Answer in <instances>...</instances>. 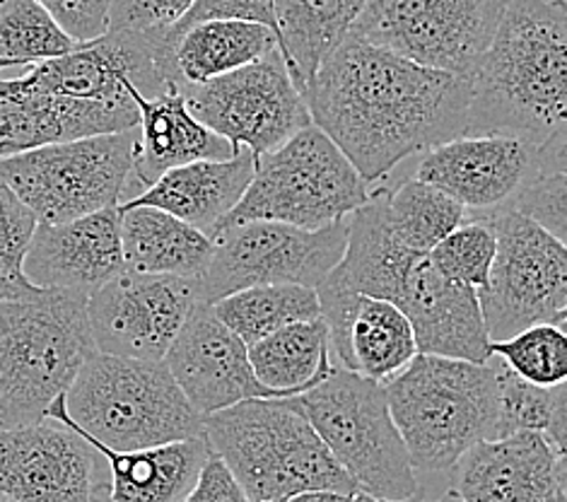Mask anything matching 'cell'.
I'll return each instance as SVG.
<instances>
[{
	"instance_id": "5bb4252c",
	"label": "cell",
	"mask_w": 567,
	"mask_h": 502,
	"mask_svg": "<svg viewBox=\"0 0 567 502\" xmlns=\"http://www.w3.org/2000/svg\"><path fill=\"white\" fill-rule=\"evenodd\" d=\"M567 155L565 135L544 145L517 135H458L413 157V174L464 206L466 218L507 208L546 162Z\"/></svg>"
},
{
	"instance_id": "ac0fdd59",
	"label": "cell",
	"mask_w": 567,
	"mask_h": 502,
	"mask_svg": "<svg viewBox=\"0 0 567 502\" xmlns=\"http://www.w3.org/2000/svg\"><path fill=\"white\" fill-rule=\"evenodd\" d=\"M450 477L456 502H565V452L542 432L483 440Z\"/></svg>"
},
{
	"instance_id": "836d02e7",
	"label": "cell",
	"mask_w": 567,
	"mask_h": 502,
	"mask_svg": "<svg viewBox=\"0 0 567 502\" xmlns=\"http://www.w3.org/2000/svg\"><path fill=\"white\" fill-rule=\"evenodd\" d=\"M75 47V39L65 34L37 0L0 3V59L30 68L71 53Z\"/></svg>"
},
{
	"instance_id": "d590c367",
	"label": "cell",
	"mask_w": 567,
	"mask_h": 502,
	"mask_svg": "<svg viewBox=\"0 0 567 502\" xmlns=\"http://www.w3.org/2000/svg\"><path fill=\"white\" fill-rule=\"evenodd\" d=\"M495 249L493 225L483 218H466L427 252V262L442 278L478 293L488 283Z\"/></svg>"
},
{
	"instance_id": "603a6c76",
	"label": "cell",
	"mask_w": 567,
	"mask_h": 502,
	"mask_svg": "<svg viewBox=\"0 0 567 502\" xmlns=\"http://www.w3.org/2000/svg\"><path fill=\"white\" fill-rule=\"evenodd\" d=\"M126 92L138 106V139L124 203L141 196L174 167L196 160H225L235 153L233 145L192 114L179 85L167 83L155 98H143L133 83H126Z\"/></svg>"
},
{
	"instance_id": "8fae6325",
	"label": "cell",
	"mask_w": 567,
	"mask_h": 502,
	"mask_svg": "<svg viewBox=\"0 0 567 502\" xmlns=\"http://www.w3.org/2000/svg\"><path fill=\"white\" fill-rule=\"evenodd\" d=\"M507 0H364L350 34L432 71L468 80Z\"/></svg>"
},
{
	"instance_id": "f35d334b",
	"label": "cell",
	"mask_w": 567,
	"mask_h": 502,
	"mask_svg": "<svg viewBox=\"0 0 567 502\" xmlns=\"http://www.w3.org/2000/svg\"><path fill=\"white\" fill-rule=\"evenodd\" d=\"M196 0H112L106 32L153 34L177 24Z\"/></svg>"
},
{
	"instance_id": "f6af8a7d",
	"label": "cell",
	"mask_w": 567,
	"mask_h": 502,
	"mask_svg": "<svg viewBox=\"0 0 567 502\" xmlns=\"http://www.w3.org/2000/svg\"><path fill=\"white\" fill-rule=\"evenodd\" d=\"M90 502H114V500L110 498V491H102V493L94 495Z\"/></svg>"
},
{
	"instance_id": "b9f144b4",
	"label": "cell",
	"mask_w": 567,
	"mask_h": 502,
	"mask_svg": "<svg viewBox=\"0 0 567 502\" xmlns=\"http://www.w3.org/2000/svg\"><path fill=\"white\" fill-rule=\"evenodd\" d=\"M184 502H251L218 457H210Z\"/></svg>"
},
{
	"instance_id": "4fadbf2b",
	"label": "cell",
	"mask_w": 567,
	"mask_h": 502,
	"mask_svg": "<svg viewBox=\"0 0 567 502\" xmlns=\"http://www.w3.org/2000/svg\"><path fill=\"white\" fill-rule=\"evenodd\" d=\"M192 114L229 145L254 157L276 151L312 124L302 90L280 49L206 83L179 88Z\"/></svg>"
},
{
	"instance_id": "d4e9b609",
	"label": "cell",
	"mask_w": 567,
	"mask_h": 502,
	"mask_svg": "<svg viewBox=\"0 0 567 502\" xmlns=\"http://www.w3.org/2000/svg\"><path fill=\"white\" fill-rule=\"evenodd\" d=\"M427 254L399 239L386 218L382 188H370V201L348 218L346 252L327 276L343 288L394 305L411 268Z\"/></svg>"
},
{
	"instance_id": "ffe728a7",
	"label": "cell",
	"mask_w": 567,
	"mask_h": 502,
	"mask_svg": "<svg viewBox=\"0 0 567 502\" xmlns=\"http://www.w3.org/2000/svg\"><path fill=\"white\" fill-rule=\"evenodd\" d=\"M124 268L118 206L69 223H39L27 249L22 276L42 290L90 295Z\"/></svg>"
},
{
	"instance_id": "7dc6e473",
	"label": "cell",
	"mask_w": 567,
	"mask_h": 502,
	"mask_svg": "<svg viewBox=\"0 0 567 502\" xmlns=\"http://www.w3.org/2000/svg\"><path fill=\"white\" fill-rule=\"evenodd\" d=\"M454 498L450 495V491L447 493H444V495H440V498H430V502H452Z\"/></svg>"
},
{
	"instance_id": "d6986e66",
	"label": "cell",
	"mask_w": 567,
	"mask_h": 502,
	"mask_svg": "<svg viewBox=\"0 0 567 502\" xmlns=\"http://www.w3.org/2000/svg\"><path fill=\"white\" fill-rule=\"evenodd\" d=\"M317 297L339 368L386 385L417 356L411 324L396 305L353 293L329 278L317 288Z\"/></svg>"
},
{
	"instance_id": "44dd1931",
	"label": "cell",
	"mask_w": 567,
	"mask_h": 502,
	"mask_svg": "<svg viewBox=\"0 0 567 502\" xmlns=\"http://www.w3.org/2000/svg\"><path fill=\"white\" fill-rule=\"evenodd\" d=\"M394 305L411 324L417 352L478 365L491 360L478 293L442 278L427 256L411 268Z\"/></svg>"
},
{
	"instance_id": "cb8c5ba5",
	"label": "cell",
	"mask_w": 567,
	"mask_h": 502,
	"mask_svg": "<svg viewBox=\"0 0 567 502\" xmlns=\"http://www.w3.org/2000/svg\"><path fill=\"white\" fill-rule=\"evenodd\" d=\"M254 170L256 157L247 147H237L225 160H196L165 172L141 196L121 203L118 208H159L213 239L245 196Z\"/></svg>"
},
{
	"instance_id": "c3c4849f",
	"label": "cell",
	"mask_w": 567,
	"mask_h": 502,
	"mask_svg": "<svg viewBox=\"0 0 567 502\" xmlns=\"http://www.w3.org/2000/svg\"><path fill=\"white\" fill-rule=\"evenodd\" d=\"M0 502H8V500H3V498H0Z\"/></svg>"
},
{
	"instance_id": "52a82bcc",
	"label": "cell",
	"mask_w": 567,
	"mask_h": 502,
	"mask_svg": "<svg viewBox=\"0 0 567 502\" xmlns=\"http://www.w3.org/2000/svg\"><path fill=\"white\" fill-rule=\"evenodd\" d=\"M295 401L358 493L394 502L421 493L384 385L333 365L327 379Z\"/></svg>"
},
{
	"instance_id": "83f0119b",
	"label": "cell",
	"mask_w": 567,
	"mask_h": 502,
	"mask_svg": "<svg viewBox=\"0 0 567 502\" xmlns=\"http://www.w3.org/2000/svg\"><path fill=\"white\" fill-rule=\"evenodd\" d=\"M118 213L126 270L179 278L204 274L213 256L210 237L159 208L133 206Z\"/></svg>"
},
{
	"instance_id": "9c48e42d",
	"label": "cell",
	"mask_w": 567,
	"mask_h": 502,
	"mask_svg": "<svg viewBox=\"0 0 567 502\" xmlns=\"http://www.w3.org/2000/svg\"><path fill=\"white\" fill-rule=\"evenodd\" d=\"M138 129L53 143L0 160V180L39 223L56 225L124 203Z\"/></svg>"
},
{
	"instance_id": "ee69618b",
	"label": "cell",
	"mask_w": 567,
	"mask_h": 502,
	"mask_svg": "<svg viewBox=\"0 0 567 502\" xmlns=\"http://www.w3.org/2000/svg\"><path fill=\"white\" fill-rule=\"evenodd\" d=\"M34 290L37 288L30 283H16V280H10V278L0 274V303L16 300V297H24V295H30Z\"/></svg>"
},
{
	"instance_id": "ab89813d",
	"label": "cell",
	"mask_w": 567,
	"mask_h": 502,
	"mask_svg": "<svg viewBox=\"0 0 567 502\" xmlns=\"http://www.w3.org/2000/svg\"><path fill=\"white\" fill-rule=\"evenodd\" d=\"M208 20H241L266 24L268 30L276 32V10L274 0H196L186 16L165 30L167 37L188 30L192 24L208 22Z\"/></svg>"
},
{
	"instance_id": "3957f363",
	"label": "cell",
	"mask_w": 567,
	"mask_h": 502,
	"mask_svg": "<svg viewBox=\"0 0 567 502\" xmlns=\"http://www.w3.org/2000/svg\"><path fill=\"white\" fill-rule=\"evenodd\" d=\"M47 418L110 450H145L204 438V416L186 401L165 362L94 350Z\"/></svg>"
},
{
	"instance_id": "4316f807",
	"label": "cell",
	"mask_w": 567,
	"mask_h": 502,
	"mask_svg": "<svg viewBox=\"0 0 567 502\" xmlns=\"http://www.w3.org/2000/svg\"><path fill=\"white\" fill-rule=\"evenodd\" d=\"M165 80L174 85H198L241 65L264 59L278 49V37L266 24L241 20H208L167 37Z\"/></svg>"
},
{
	"instance_id": "7c38bea8",
	"label": "cell",
	"mask_w": 567,
	"mask_h": 502,
	"mask_svg": "<svg viewBox=\"0 0 567 502\" xmlns=\"http://www.w3.org/2000/svg\"><path fill=\"white\" fill-rule=\"evenodd\" d=\"M348 221L305 229L274 221L229 225L213 237V256L198 276L200 303L256 285H305L317 290L346 252Z\"/></svg>"
},
{
	"instance_id": "7bdbcfd3",
	"label": "cell",
	"mask_w": 567,
	"mask_h": 502,
	"mask_svg": "<svg viewBox=\"0 0 567 502\" xmlns=\"http://www.w3.org/2000/svg\"><path fill=\"white\" fill-rule=\"evenodd\" d=\"M278 502H394V500H380V498H370L364 493H333V491H315V493H302V495H292ZM399 502H430V495L425 493V488H421V493L409 498V500H399Z\"/></svg>"
},
{
	"instance_id": "8992f818",
	"label": "cell",
	"mask_w": 567,
	"mask_h": 502,
	"mask_svg": "<svg viewBox=\"0 0 567 502\" xmlns=\"http://www.w3.org/2000/svg\"><path fill=\"white\" fill-rule=\"evenodd\" d=\"M94 350L87 295L37 288L0 303V430L44 420Z\"/></svg>"
},
{
	"instance_id": "7a4b0ae2",
	"label": "cell",
	"mask_w": 567,
	"mask_h": 502,
	"mask_svg": "<svg viewBox=\"0 0 567 502\" xmlns=\"http://www.w3.org/2000/svg\"><path fill=\"white\" fill-rule=\"evenodd\" d=\"M565 0H507L493 42L468 78L464 135H517L544 145L565 135Z\"/></svg>"
},
{
	"instance_id": "60d3db41",
	"label": "cell",
	"mask_w": 567,
	"mask_h": 502,
	"mask_svg": "<svg viewBox=\"0 0 567 502\" xmlns=\"http://www.w3.org/2000/svg\"><path fill=\"white\" fill-rule=\"evenodd\" d=\"M78 44L106 34L112 0H37Z\"/></svg>"
},
{
	"instance_id": "8d00e7d4",
	"label": "cell",
	"mask_w": 567,
	"mask_h": 502,
	"mask_svg": "<svg viewBox=\"0 0 567 502\" xmlns=\"http://www.w3.org/2000/svg\"><path fill=\"white\" fill-rule=\"evenodd\" d=\"M529 218L548 235L565 242L567 235V165L565 155L546 162L507 206Z\"/></svg>"
},
{
	"instance_id": "5b68a950",
	"label": "cell",
	"mask_w": 567,
	"mask_h": 502,
	"mask_svg": "<svg viewBox=\"0 0 567 502\" xmlns=\"http://www.w3.org/2000/svg\"><path fill=\"white\" fill-rule=\"evenodd\" d=\"M389 411L423 477H450L456 461L483 440H495L497 375L488 362L417 356L384 385Z\"/></svg>"
},
{
	"instance_id": "e0dca14e",
	"label": "cell",
	"mask_w": 567,
	"mask_h": 502,
	"mask_svg": "<svg viewBox=\"0 0 567 502\" xmlns=\"http://www.w3.org/2000/svg\"><path fill=\"white\" fill-rule=\"evenodd\" d=\"M162 362L200 416L251 399H278L254 377L249 348L213 315L210 305L194 309Z\"/></svg>"
},
{
	"instance_id": "f546056e",
	"label": "cell",
	"mask_w": 567,
	"mask_h": 502,
	"mask_svg": "<svg viewBox=\"0 0 567 502\" xmlns=\"http://www.w3.org/2000/svg\"><path fill=\"white\" fill-rule=\"evenodd\" d=\"M254 377L278 399H290L317 387L333 370L329 331L323 319L290 324L249 346Z\"/></svg>"
},
{
	"instance_id": "681fc988",
	"label": "cell",
	"mask_w": 567,
	"mask_h": 502,
	"mask_svg": "<svg viewBox=\"0 0 567 502\" xmlns=\"http://www.w3.org/2000/svg\"><path fill=\"white\" fill-rule=\"evenodd\" d=\"M0 3H3V0H0Z\"/></svg>"
},
{
	"instance_id": "ba28073f",
	"label": "cell",
	"mask_w": 567,
	"mask_h": 502,
	"mask_svg": "<svg viewBox=\"0 0 567 502\" xmlns=\"http://www.w3.org/2000/svg\"><path fill=\"white\" fill-rule=\"evenodd\" d=\"M370 201V186L315 124L276 151L256 157V170L220 229L249 221H274L319 229L348 221ZM218 229V233H220Z\"/></svg>"
},
{
	"instance_id": "e575fe53",
	"label": "cell",
	"mask_w": 567,
	"mask_h": 502,
	"mask_svg": "<svg viewBox=\"0 0 567 502\" xmlns=\"http://www.w3.org/2000/svg\"><path fill=\"white\" fill-rule=\"evenodd\" d=\"M491 356L538 387H556L567 379V336L553 324H534L505 341H491Z\"/></svg>"
},
{
	"instance_id": "6da1fadb",
	"label": "cell",
	"mask_w": 567,
	"mask_h": 502,
	"mask_svg": "<svg viewBox=\"0 0 567 502\" xmlns=\"http://www.w3.org/2000/svg\"><path fill=\"white\" fill-rule=\"evenodd\" d=\"M312 124L370 188L403 162L466 133L468 80L348 34L305 88Z\"/></svg>"
},
{
	"instance_id": "9a60e30c",
	"label": "cell",
	"mask_w": 567,
	"mask_h": 502,
	"mask_svg": "<svg viewBox=\"0 0 567 502\" xmlns=\"http://www.w3.org/2000/svg\"><path fill=\"white\" fill-rule=\"evenodd\" d=\"M198 305V278L121 270L87 295L92 344L106 356L159 362Z\"/></svg>"
},
{
	"instance_id": "bcb514c9",
	"label": "cell",
	"mask_w": 567,
	"mask_h": 502,
	"mask_svg": "<svg viewBox=\"0 0 567 502\" xmlns=\"http://www.w3.org/2000/svg\"><path fill=\"white\" fill-rule=\"evenodd\" d=\"M10 68H20V65H18V63H12V61L0 59V73H3V71H10Z\"/></svg>"
},
{
	"instance_id": "30bf717a",
	"label": "cell",
	"mask_w": 567,
	"mask_h": 502,
	"mask_svg": "<svg viewBox=\"0 0 567 502\" xmlns=\"http://www.w3.org/2000/svg\"><path fill=\"white\" fill-rule=\"evenodd\" d=\"M483 221L493 225L497 237L488 283L478 290L491 341H505L534 324H553L565 329V242L509 208L483 215Z\"/></svg>"
},
{
	"instance_id": "484cf974",
	"label": "cell",
	"mask_w": 567,
	"mask_h": 502,
	"mask_svg": "<svg viewBox=\"0 0 567 502\" xmlns=\"http://www.w3.org/2000/svg\"><path fill=\"white\" fill-rule=\"evenodd\" d=\"M87 442L106 461L110 498L114 502H184L213 457L206 438L177 440L128 452L110 450L94 440Z\"/></svg>"
},
{
	"instance_id": "d6a6232c",
	"label": "cell",
	"mask_w": 567,
	"mask_h": 502,
	"mask_svg": "<svg viewBox=\"0 0 567 502\" xmlns=\"http://www.w3.org/2000/svg\"><path fill=\"white\" fill-rule=\"evenodd\" d=\"M493 358V356H491ZM497 375V423L495 438L515 432H542L558 450L565 452L567 428V389L538 387L512 372L503 360L493 358Z\"/></svg>"
},
{
	"instance_id": "1f68e13d",
	"label": "cell",
	"mask_w": 567,
	"mask_h": 502,
	"mask_svg": "<svg viewBox=\"0 0 567 502\" xmlns=\"http://www.w3.org/2000/svg\"><path fill=\"white\" fill-rule=\"evenodd\" d=\"M372 188L384 192L389 225L413 252L427 254L466 221L464 206L415 176L391 180Z\"/></svg>"
},
{
	"instance_id": "74e56055",
	"label": "cell",
	"mask_w": 567,
	"mask_h": 502,
	"mask_svg": "<svg viewBox=\"0 0 567 502\" xmlns=\"http://www.w3.org/2000/svg\"><path fill=\"white\" fill-rule=\"evenodd\" d=\"M37 215L0 180V274L16 283H27L22 264L37 233Z\"/></svg>"
},
{
	"instance_id": "7402d4cb",
	"label": "cell",
	"mask_w": 567,
	"mask_h": 502,
	"mask_svg": "<svg viewBox=\"0 0 567 502\" xmlns=\"http://www.w3.org/2000/svg\"><path fill=\"white\" fill-rule=\"evenodd\" d=\"M138 126V106L131 100L94 102L61 94L16 92L0 85V160Z\"/></svg>"
},
{
	"instance_id": "2e32d148",
	"label": "cell",
	"mask_w": 567,
	"mask_h": 502,
	"mask_svg": "<svg viewBox=\"0 0 567 502\" xmlns=\"http://www.w3.org/2000/svg\"><path fill=\"white\" fill-rule=\"evenodd\" d=\"M110 491L104 457L59 420L0 430V498L8 502H90Z\"/></svg>"
},
{
	"instance_id": "4dcf8cb0",
	"label": "cell",
	"mask_w": 567,
	"mask_h": 502,
	"mask_svg": "<svg viewBox=\"0 0 567 502\" xmlns=\"http://www.w3.org/2000/svg\"><path fill=\"white\" fill-rule=\"evenodd\" d=\"M210 307L213 315L237 334L247 348L290 324L321 317L317 290L305 285H256L225 295Z\"/></svg>"
},
{
	"instance_id": "277c9868",
	"label": "cell",
	"mask_w": 567,
	"mask_h": 502,
	"mask_svg": "<svg viewBox=\"0 0 567 502\" xmlns=\"http://www.w3.org/2000/svg\"><path fill=\"white\" fill-rule=\"evenodd\" d=\"M204 438L251 502L358 493L295 397L251 399L204 416Z\"/></svg>"
},
{
	"instance_id": "f1b7e54d",
	"label": "cell",
	"mask_w": 567,
	"mask_h": 502,
	"mask_svg": "<svg viewBox=\"0 0 567 502\" xmlns=\"http://www.w3.org/2000/svg\"><path fill=\"white\" fill-rule=\"evenodd\" d=\"M362 6L364 0H274L278 49L302 92L321 61L350 34Z\"/></svg>"
}]
</instances>
